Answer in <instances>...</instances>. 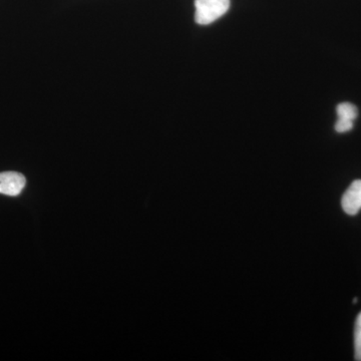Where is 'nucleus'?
I'll return each instance as SVG.
<instances>
[{"label": "nucleus", "mask_w": 361, "mask_h": 361, "mask_svg": "<svg viewBox=\"0 0 361 361\" xmlns=\"http://www.w3.org/2000/svg\"><path fill=\"white\" fill-rule=\"evenodd\" d=\"M230 0H195V21L200 25H208L219 20L227 13Z\"/></svg>", "instance_id": "f257e3e1"}, {"label": "nucleus", "mask_w": 361, "mask_h": 361, "mask_svg": "<svg viewBox=\"0 0 361 361\" xmlns=\"http://www.w3.org/2000/svg\"><path fill=\"white\" fill-rule=\"evenodd\" d=\"M26 179L18 172L8 171L0 173V194L16 197L25 189Z\"/></svg>", "instance_id": "f03ea898"}, {"label": "nucleus", "mask_w": 361, "mask_h": 361, "mask_svg": "<svg viewBox=\"0 0 361 361\" xmlns=\"http://www.w3.org/2000/svg\"><path fill=\"white\" fill-rule=\"evenodd\" d=\"M341 206L344 212L355 216L361 210V180L351 183L341 199Z\"/></svg>", "instance_id": "7ed1b4c3"}, {"label": "nucleus", "mask_w": 361, "mask_h": 361, "mask_svg": "<svg viewBox=\"0 0 361 361\" xmlns=\"http://www.w3.org/2000/svg\"><path fill=\"white\" fill-rule=\"evenodd\" d=\"M336 111L338 120L348 121V122H355L358 115L357 109L355 104L350 103L339 104Z\"/></svg>", "instance_id": "20e7f679"}, {"label": "nucleus", "mask_w": 361, "mask_h": 361, "mask_svg": "<svg viewBox=\"0 0 361 361\" xmlns=\"http://www.w3.org/2000/svg\"><path fill=\"white\" fill-rule=\"evenodd\" d=\"M355 360L361 361V312L358 314L355 320Z\"/></svg>", "instance_id": "39448f33"}, {"label": "nucleus", "mask_w": 361, "mask_h": 361, "mask_svg": "<svg viewBox=\"0 0 361 361\" xmlns=\"http://www.w3.org/2000/svg\"><path fill=\"white\" fill-rule=\"evenodd\" d=\"M353 122H348V121L337 120L336 123V130L337 133H348L349 130H353Z\"/></svg>", "instance_id": "423d86ee"}, {"label": "nucleus", "mask_w": 361, "mask_h": 361, "mask_svg": "<svg viewBox=\"0 0 361 361\" xmlns=\"http://www.w3.org/2000/svg\"><path fill=\"white\" fill-rule=\"evenodd\" d=\"M356 302H357V298L353 299V303H356Z\"/></svg>", "instance_id": "0eeeda50"}]
</instances>
